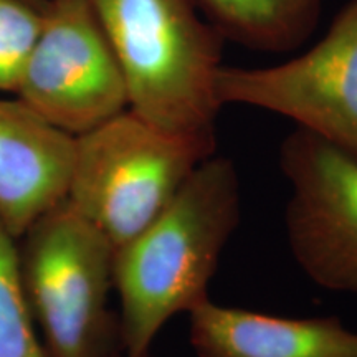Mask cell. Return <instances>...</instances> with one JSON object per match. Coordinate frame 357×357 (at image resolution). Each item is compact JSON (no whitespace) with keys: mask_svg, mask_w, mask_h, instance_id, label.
I'll list each match as a JSON object with an SVG mask.
<instances>
[{"mask_svg":"<svg viewBox=\"0 0 357 357\" xmlns=\"http://www.w3.org/2000/svg\"><path fill=\"white\" fill-rule=\"evenodd\" d=\"M242 218L235 164L211 155L131 242L116 250L114 289L126 357L151 356L160 329L208 298L223 248Z\"/></svg>","mask_w":357,"mask_h":357,"instance_id":"obj_1","label":"cell"},{"mask_svg":"<svg viewBox=\"0 0 357 357\" xmlns=\"http://www.w3.org/2000/svg\"><path fill=\"white\" fill-rule=\"evenodd\" d=\"M126 79L129 109L164 131L217 142L225 38L194 0H91Z\"/></svg>","mask_w":357,"mask_h":357,"instance_id":"obj_2","label":"cell"},{"mask_svg":"<svg viewBox=\"0 0 357 357\" xmlns=\"http://www.w3.org/2000/svg\"><path fill=\"white\" fill-rule=\"evenodd\" d=\"M20 276L26 307L47 357L123 354L109 310L116 248L66 197L22 234Z\"/></svg>","mask_w":357,"mask_h":357,"instance_id":"obj_3","label":"cell"},{"mask_svg":"<svg viewBox=\"0 0 357 357\" xmlns=\"http://www.w3.org/2000/svg\"><path fill=\"white\" fill-rule=\"evenodd\" d=\"M217 142L178 136L126 109L75 137L66 200L118 250L159 215Z\"/></svg>","mask_w":357,"mask_h":357,"instance_id":"obj_4","label":"cell"},{"mask_svg":"<svg viewBox=\"0 0 357 357\" xmlns=\"http://www.w3.org/2000/svg\"><path fill=\"white\" fill-rule=\"evenodd\" d=\"M15 95L73 137L129 109L126 79L91 0H47Z\"/></svg>","mask_w":357,"mask_h":357,"instance_id":"obj_5","label":"cell"},{"mask_svg":"<svg viewBox=\"0 0 357 357\" xmlns=\"http://www.w3.org/2000/svg\"><path fill=\"white\" fill-rule=\"evenodd\" d=\"M217 96L222 106L284 116L357 160V0L301 55L271 66L223 65Z\"/></svg>","mask_w":357,"mask_h":357,"instance_id":"obj_6","label":"cell"},{"mask_svg":"<svg viewBox=\"0 0 357 357\" xmlns=\"http://www.w3.org/2000/svg\"><path fill=\"white\" fill-rule=\"evenodd\" d=\"M288 243L312 283L357 293V160L296 128L280 147Z\"/></svg>","mask_w":357,"mask_h":357,"instance_id":"obj_7","label":"cell"},{"mask_svg":"<svg viewBox=\"0 0 357 357\" xmlns=\"http://www.w3.org/2000/svg\"><path fill=\"white\" fill-rule=\"evenodd\" d=\"M75 137L17 100H0V217L17 238L66 197Z\"/></svg>","mask_w":357,"mask_h":357,"instance_id":"obj_8","label":"cell"},{"mask_svg":"<svg viewBox=\"0 0 357 357\" xmlns=\"http://www.w3.org/2000/svg\"><path fill=\"white\" fill-rule=\"evenodd\" d=\"M189 316L197 357H357V333L334 316L284 318L211 300Z\"/></svg>","mask_w":357,"mask_h":357,"instance_id":"obj_9","label":"cell"},{"mask_svg":"<svg viewBox=\"0 0 357 357\" xmlns=\"http://www.w3.org/2000/svg\"><path fill=\"white\" fill-rule=\"evenodd\" d=\"M225 38L252 50L287 53L318 24L323 0H194Z\"/></svg>","mask_w":357,"mask_h":357,"instance_id":"obj_10","label":"cell"},{"mask_svg":"<svg viewBox=\"0 0 357 357\" xmlns=\"http://www.w3.org/2000/svg\"><path fill=\"white\" fill-rule=\"evenodd\" d=\"M0 357H47L26 307L17 236L0 217Z\"/></svg>","mask_w":357,"mask_h":357,"instance_id":"obj_11","label":"cell"},{"mask_svg":"<svg viewBox=\"0 0 357 357\" xmlns=\"http://www.w3.org/2000/svg\"><path fill=\"white\" fill-rule=\"evenodd\" d=\"M40 24V8L24 0H0V91L15 93Z\"/></svg>","mask_w":357,"mask_h":357,"instance_id":"obj_12","label":"cell"},{"mask_svg":"<svg viewBox=\"0 0 357 357\" xmlns=\"http://www.w3.org/2000/svg\"><path fill=\"white\" fill-rule=\"evenodd\" d=\"M24 2L40 8V10H43V7H45V3H47V0H24Z\"/></svg>","mask_w":357,"mask_h":357,"instance_id":"obj_13","label":"cell"},{"mask_svg":"<svg viewBox=\"0 0 357 357\" xmlns=\"http://www.w3.org/2000/svg\"><path fill=\"white\" fill-rule=\"evenodd\" d=\"M114 357H126L124 354H118V356H114ZM147 357H151V356H147Z\"/></svg>","mask_w":357,"mask_h":357,"instance_id":"obj_14","label":"cell"}]
</instances>
